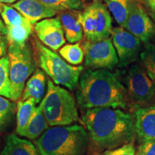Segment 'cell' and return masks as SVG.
I'll list each match as a JSON object with an SVG mask.
<instances>
[{"label": "cell", "instance_id": "1", "mask_svg": "<svg viewBox=\"0 0 155 155\" xmlns=\"http://www.w3.org/2000/svg\"><path fill=\"white\" fill-rule=\"evenodd\" d=\"M82 122L97 150L106 151L134 139V116L121 108H94L85 110Z\"/></svg>", "mask_w": 155, "mask_h": 155}, {"label": "cell", "instance_id": "2", "mask_svg": "<svg viewBox=\"0 0 155 155\" xmlns=\"http://www.w3.org/2000/svg\"><path fill=\"white\" fill-rule=\"evenodd\" d=\"M75 98L82 110L94 108H127V90L117 73L107 69L83 70Z\"/></svg>", "mask_w": 155, "mask_h": 155}, {"label": "cell", "instance_id": "3", "mask_svg": "<svg viewBox=\"0 0 155 155\" xmlns=\"http://www.w3.org/2000/svg\"><path fill=\"white\" fill-rule=\"evenodd\" d=\"M35 143L40 155H86L90 138L83 126L71 124L48 129Z\"/></svg>", "mask_w": 155, "mask_h": 155}, {"label": "cell", "instance_id": "4", "mask_svg": "<svg viewBox=\"0 0 155 155\" xmlns=\"http://www.w3.org/2000/svg\"><path fill=\"white\" fill-rule=\"evenodd\" d=\"M32 44L37 63L50 80L55 85L63 86L71 91L76 89L81 73L84 70L83 66H75L67 63L36 38L32 39Z\"/></svg>", "mask_w": 155, "mask_h": 155}, {"label": "cell", "instance_id": "5", "mask_svg": "<svg viewBox=\"0 0 155 155\" xmlns=\"http://www.w3.org/2000/svg\"><path fill=\"white\" fill-rule=\"evenodd\" d=\"M47 86V92L40 104L48 125L68 126L79 121L76 102L72 94L50 79Z\"/></svg>", "mask_w": 155, "mask_h": 155}, {"label": "cell", "instance_id": "6", "mask_svg": "<svg viewBox=\"0 0 155 155\" xmlns=\"http://www.w3.org/2000/svg\"><path fill=\"white\" fill-rule=\"evenodd\" d=\"M7 56L9 61L12 98L17 101L21 98L25 83L37 69V61L32 44L22 45L8 44Z\"/></svg>", "mask_w": 155, "mask_h": 155}, {"label": "cell", "instance_id": "7", "mask_svg": "<svg viewBox=\"0 0 155 155\" xmlns=\"http://www.w3.org/2000/svg\"><path fill=\"white\" fill-rule=\"evenodd\" d=\"M78 20L83 35L88 41L96 42L110 38L112 17L108 7L101 0H94L78 12Z\"/></svg>", "mask_w": 155, "mask_h": 155}, {"label": "cell", "instance_id": "8", "mask_svg": "<svg viewBox=\"0 0 155 155\" xmlns=\"http://www.w3.org/2000/svg\"><path fill=\"white\" fill-rule=\"evenodd\" d=\"M128 102L137 107L149 105L155 100V86L144 66L130 65L125 79Z\"/></svg>", "mask_w": 155, "mask_h": 155}, {"label": "cell", "instance_id": "9", "mask_svg": "<svg viewBox=\"0 0 155 155\" xmlns=\"http://www.w3.org/2000/svg\"><path fill=\"white\" fill-rule=\"evenodd\" d=\"M81 46L84 52L87 68L113 71L119 64V58L111 38L96 42L84 40Z\"/></svg>", "mask_w": 155, "mask_h": 155}, {"label": "cell", "instance_id": "10", "mask_svg": "<svg viewBox=\"0 0 155 155\" xmlns=\"http://www.w3.org/2000/svg\"><path fill=\"white\" fill-rule=\"evenodd\" d=\"M111 36L119 58V68L127 67L137 61L144 49L138 38L121 27L112 29Z\"/></svg>", "mask_w": 155, "mask_h": 155}, {"label": "cell", "instance_id": "11", "mask_svg": "<svg viewBox=\"0 0 155 155\" xmlns=\"http://www.w3.org/2000/svg\"><path fill=\"white\" fill-rule=\"evenodd\" d=\"M124 29L138 38L143 44L151 42L155 35V22L140 1H136L129 11Z\"/></svg>", "mask_w": 155, "mask_h": 155}, {"label": "cell", "instance_id": "12", "mask_svg": "<svg viewBox=\"0 0 155 155\" xmlns=\"http://www.w3.org/2000/svg\"><path fill=\"white\" fill-rule=\"evenodd\" d=\"M34 31L37 38L53 51L59 50L66 42L63 26L58 17L37 22L34 26Z\"/></svg>", "mask_w": 155, "mask_h": 155}, {"label": "cell", "instance_id": "13", "mask_svg": "<svg viewBox=\"0 0 155 155\" xmlns=\"http://www.w3.org/2000/svg\"><path fill=\"white\" fill-rule=\"evenodd\" d=\"M133 116L139 143L155 139V104L137 107Z\"/></svg>", "mask_w": 155, "mask_h": 155}, {"label": "cell", "instance_id": "14", "mask_svg": "<svg viewBox=\"0 0 155 155\" xmlns=\"http://www.w3.org/2000/svg\"><path fill=\"white\" fill-rule=\"evenodd\" d=\"M12 7L16 9L32 25L42 19L51 18L58 15L55 10L39 0H19L12 4Z\"/></svg>", "mask_w": 155, "mask_h": 155}, {"label": "cell", "instance_id": "15", "mask_svg": "<svg viewBox=\"0 0 155 155\" xmlns=\"http://www.w3.org/2000/svg\"><path fill=\"white\" fill-rule=\"evenodd\" d=\"M78 11H65L58 13L65 39L69 43L80 42L83 38V30L78 20Z\"/></svg>", "mask_w": 155, "mask_h": 155}, {"label": "cell", "instance_id": "16", "mask_svg": "<svg viewBox=\"0 0 155 155\" xmlns=\"http://www.w3.org/2000/svg\"><path fill=\"white\" fill-rule=\"evenodd\" d=\"M46 82L47 78L44 71L40 69H36L25 83L21 100L25 101L32 98L37 104H40L45 93Z\"/></svg>", "mask_w": 155, "mask_h": 155}, {"label": "cell", "instance_id": "17", "mask_svg": "<svg viewBox=\"0 0 155 155\" xmlns=\"http://www.w3.org/2000/svg\"><path fill=\"white\" fill-rule=\"evenodd\" d=\"M0 155H40L37 147L28 139L15 134L8 135Z\"/></svg>", "mask_w": 155, "mask_h": 155}, {"label": "cell", "instance_id": "18", "mask_svg": "<svg viewBox=\"0 0 155 155\" xmlns=\"http://www.w3.org/2000/svg\"><path fill=\"white\" fill-rule=\"evenodd\" d=\"M36 102L34 98H30L25 101L19 100L17 104V134L22 136L25 132L34 115L36 109Z\"/></svg>", "mask_w": 155, "mask_h": 155}, {"label": "cell", "instance_id": "19", "mask_svg": "<svg viewBox=\"0 0 155 155\" xmlns=\"http://www.w3.org/2000/svg\"><path fill=\"white\" fill-rule=\"evenodd\" d=\"M48 124L45 117L41 104L36 107L35 111L30 123L23 133L22 137L29 139H35L40 137L48 129Z\"/></svg>", "mask_w": 155, "mask_h": 155}, {"label": "cell", "instance_id": "20", "mask_svg": "<svg viewBox=\"0 0 155 155\" xmlns=\"http://www.w3.org/2000/svg\"><path fill=\"white\" fill-rule=\"evenodd\" d=\"M119 27L124 28L129 11L137 0H104Z\"/></svg>", "mask_w": 155, "mask_h": 155}, {"label": "cell", "instance_id": "21", "mask_svg": "<svg viewBox=\"0 0 155 155\" xmlns=\"http://www.w3.org/2000/svg\"><path fill=\"white\" fill-rule=\"evenodd\" d=\"M7 38L9 44H15L19 45L26 44L29 38L32 35L34 26L30 22L19 26L7 27Z\"/></svg>", "mask_w": 155, "mask_h": 155}, {"label": "cell", "instance_id": "22", "mask_svg": "<svg viewBox=\"0 0 155 155\" xmlns=\"http://www.w3.org/2000/svg\"><path fill=\"white\" fill-rule=\"evenodd\" d=\"M59 54L67 63L72 65H78L84 60V52L80 42L69 43L59 49Z\"/></svg>", "mask_w": 155, "mask_h": 155}, {"label": "cell", "instance_id": "23", "mask_svg": "<svg viewBox=\"0 0 155 155\" xmlns=\"http://www.w3.org/2000/svg\"><path fill=\"white\" fill-rule=\"evenodd\" d=\"M140 58L143 66L155 86V44L151 42L144 45Z\"/></svg>", "mask_w": 155, "mask_h": 155}, {"label": "cell", "instance_id": "24", "mask_svg": "<svg viewBox=\"0 0 155 155\" xmlns=\"http://www.w3.org/2000/svg\"><path fill=\"white\" fill-rule=\"evenodd\" d=\"M56 12L65 11H82L84 9L82 0H39Z\"/></svg>", "mask_w": 155, "mask_h": 155}, {"label": "cell", "instance_id": "25", "mask_svg": "<svg viewBox=\"0 0 155 155\" xmlns=\"http://www.w3.org/2000/svg\"><path fill=\"white\" fill-rule=\"evenodd\" d=\"M0 96L11 99L12 90L9 78V61L7 55L0 58Z\"/></svg>", "mask_w": 155, "mask_h": 155}, {"label": "cell", "instance_id": "26", "mask_svg": "<svg viewBox=\"0 0 155 155\" xmlns=\"http://www.w3.org/2000/svg\"><path fill=\"white\" fill-rule=\"evenodd\" d=\"M16 107V104L13 101L0 96V131L8 127L12 120Z\"/></svg>", "mask_w": 155, "mask_h": 155}, {"label": "cell", "instance_id": "27", "mask_svg": "<svg viewBox=\"0 0 155 155\" xmlns=\"http://www.w3.org/2000/svg\"><path fill=\"white\" fill-rule=\"evenodd\" d=\"M1 17L7 27L19 26L29 22L16 9L4 4L2 5Z\"/></svg>", "mask_w": 155, "mask_h": 155}, {"label": "cell", "instance_id": "28", "mask_svg": "<svg viewBox=\"0 0 155 155\" xmlns=\"http://www.w3.org/2000/svg\"><path fill=\"white\" fill-rule=\"evenodd\" d=\"M137 149L134 145V139L128 144L123 146L113 149V150H106L101 155H135Z\"/></svg>", "mask_w": 155, "mask_h": 155}, {"label": "cell", "instance_id": "29", "mask_svg": "<svg viewBox=\"0 0 155 155\" xmlns=\"http://www.w3.org/2000/svg\"><path fill=\"white\" fill-rule=\"evenodd\" d=\"M137 152L141 155H155V139L147 141L141 144Z\"/></svg>", "mask_w": 155, "mask_h": 155}, {"label": "cell", "instance_id": "30", "mask_svg": "<svg viewBox=\"0 0 155 155\" xmlns=\"http://www.w3.org/2000/svg\"><path fill=\"white\" fill-rule=\"evenodd\" d=\"M152 20L155 22V0H139Z\"/></svg>", "mask_w": 155, "mask_h": 155}, {"label": "cell", "instance_id": "31", "mask_svg": "<svg viewBox=\"0 0 155 155\" xmlns=\"http://www.w3.org/2000/svg\"><path fill=\"white\" fill-rule=\"evenodd\" d=\"M8 40L6 37H0V58L6 55L8 48Z\"/></svg>", "mask_w": 155, "mask_h": 155}, {"label": "cell", "instance_id": "32", "mask_svg": "<svg viewBox=\"0 0 155 155\" xmlns=\"http://www.w3.org/2000/svg\"><path fill=\"white\" fill-rule=\"evenodd\" d=\"M1 12V11H0ZM7 28L5 23H4L2 19L1 15H0V37H7Z\"/></svg>", "mask_w": 155, "mask_h": 155}, {"label": "cell", "instance_id": "33", "mask_svg": "<svg viewBox=\"0 0 155 155\" xmlns=\"http://www.w3.org/2000/svg\"><path fill=\"white\" fill-rule=\"evenodd\" d=\"M19 0H0L1 4H14Z\"/></svg>", "mask_w": 155, "mask_h": 155}, {"label": "cell", "instance_id": "34", "mask_svg": "<svg viewBox=\"0 0 155 155\" xmlns=\"http://www.w3.org/2000/svg\"><path fill=\"white\" fill-rule=\"evenodd\" d=\"M135 155H141V154H139V153L138 152H137V153H136V154H135Z\"/></svg>", "mask_w": 155, "mask_h": 155}, {"label": "cell", "instance_id": "35", "mask_svg": "<svg viewBox=\"0 0 155 155\" xmlns=\"http://www.w3.org/2000/svg\"><path fill=\"white\" fill-rule=\"evenodd\" d=\"M153 40H154V41H155V35H154V38H153Z\"/></svg>", "mask_w": 155, "mask_h": 155}]
</instances>
